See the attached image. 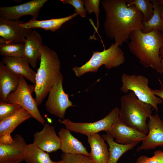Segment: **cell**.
<instances>
[{
	"label": "cell",
	"mask_w": 163,
	"mask_h": 163,
	"mask_svg": "<svg viewBox=\"0 0 163 163\" xmlns=\"http://www.w3.org/2000/svg\"><path fill=\"white\" fill-rule=\"evenodd\" d=\"M23 20H11L0 18V44L24 43L27 37L32 31L20 26Z\"/></svg>",
	"instance_id": "10"
},
{
	"label": "cell",
	"mask_w": 163,
	"mask_h": 163,
	"mask_svg": "<svg viewBox=\"0 0 163 163\" xmlns=\"http://www.w3.org/2000/svg\"><path fill=\"white\" fill-rule=\"evenodd\" d=\"M101 136L107 142L109 146V156L107 163H117L123 154L132 149L139 143L122 144L115 142L113 137L108 134H103Z\"/></svg>",
	"instance_id": "23"
},
{
	"label": "cell",
	"mask_w": 163,
	"mask_h": 163,
	"mask_svg": "<svg viewBox=\"0 0 163 163\" xmlns=\"http://www.w3.org/2000/svg\"><path fill=\"white\" fill-rule=\"evenodd\" d=\"M34 88V87L28 84L24 78L21 76L18 88L8 95L5 102L20 105L28 111L32 117L44 126L46 122L39 112L38 105L32 95Z\"/></svg>",
	"instance_id": "7"
},
{
	"label": "cell",
	"mask_w": 163,
	"mask_h": 163,
	"mask_svg": "<svg viewBox=\"0 0 163 163\" xmlns=\"http://www.w3.org/2000/svg\"><path fill=\"white\" fill-rule=\"evenodd\" d=\"M127 5H134L143 14L142 21H147L150 20L154 13V6L149 0H127Z\"/></svg>",
	"instance_id": "26"
},
{
	"label": "cell",
	"mask_w": 163,
	"mask_h": 163,
	"mask_svg": "<svg viewBox=\"0 0 163 163\" xmlns=\"http://www.w3.org/2000/svg\"><path fill=\"white\" fill-rule=\"evenodd\" d=\"M119 114V108L115 107L105 117L95 122L75 123L68 119H64L62 120H59V121L70 131L87 136L97 133L101 131H107L118 118Z\"/></svg>",
	"instance_id": "8"
},
{
	"label": "cell",
	"mask_w": 163,
	"mask_h": 163,
	"mask_svg": "<svg viewBox=\"0 0 163 163\" xmlns=\"http://www.w3.org/2000/svg\"><path fill=\"white\" fill-rule=\"evenodd\" d=\"M84 5L86 8L87 11L89 13L93 12L95 14L97 20V30L99 27V15L100 10L99 5L100 0H83Z\"/></svg>",
	"instance_id": "30"
},
{
	"label": "cell",
	"mask_w": 163,
	"mask_h": 163,
	"mask_svg": "<svg viewBox=\"0 0 163 163\" xmlns=\"http://www.w3.org/2000/svg\"><path fill=\"white\" fill-rule=\"evenodd\" d=\"M40 52V63L37 69L34 91L38 105L41 104L56 82L63 78L60 72V61L56 52L43 45Z\"/></svg>",
	"instance_id": "3"
},
{
	"label": "cell",
	"mask_w": 163,
	"mask_h": 163,
	"mask_svg": "<svg viewBox=\"0 0 163 163\" xmlns=\"http://www.w3.org/2000/svg\"><path fill=\"white\" fill-rule=\"evenodd\" d=\"M136 163H163V151H155L151 157L142 155L137 159Z\"/></svg>",
	"instance_id": "31"
},
{
	"label": "cell",
	"mask_w": 163,
	"mask_h": 163,
	"mask_svg": "<svg viewBox=\"0 0 163 163\" xmlns=\"http://www.w3.org/2000/svg\"><path fill=\"white\" fill-rule=\"evenodd\" d=\"M2 61L14 73L24 77L34 85L36 72L29 66V63L24 56L19 57L3 56Z\"/></svg>",
	"instance_id": "18"
},
{
	"label": "cell",
	"mask_w": 163,
	"mask_h": 163,
	"mask_svg": "<svg viewBox=\"0 0 163 163\" xmlns=\"http://www.w3.org/2000/svg\"><path fill=\"white\" fill-rule=\"evenodd\" d=\"M53 163H65L64 161L61 159V160L58 161H54Z\"/></svg>",
	"instance_id": "36"
},
{
	"label": "cell",
	"mask_w": 163,
	"mask_h": 163,
	"mask_svg": "<svg viewBox=\"0 0 163 163\" xmlns=\"http://www.w3.org/2000/svg\"><path fill=\"white\" fill-rule=\"evenodd\" d=\"M70 131L63 127L60 128L58 133L60 140V149L63 153L82 154L89 156L90 153L82 143L74 137Z\"/></svg>",
	"instance_id": "20"
},
{
	"label": "cell",
	"mask_w": 163,
	"mask_h": 163,
	"mask_svg": "<svg viewBox=\"0 0 163 163\" xmlns=\"http://www.w3.org/2000/svg\"><path fill=\"white\" fill-rule=\"evenodd\" d=\"M106 132L115 139L116 142L124 145L142 141L147 135L127 126L119 117Z\"/></svg>",
	"instance_id": "13"
},
{
	"label": "cell",
	"mask_w": 163,
	"mask_h": 163,
	"mask_svg": "<svg viewBox=\"0 0 163 163\" xmlns=\"http://www.w3.org/2000/svg\"><path fill=\"white\" fill-rule=\"evenodd\" d=\"M61 157L65 163H96L90 156L82 154L63 153Z\"/></svg>",
	"instance_id": "29"
},
{
	"label": "cell",
	"mask_w": 163,
	"mask_h": 163,
	"mask_svg": "<svg viewBox=\"0 0 163 163\" xmlns=\"http://www.w3.org/2000/svg\"><path fill=\"white\" fill-rule=\"evenodd\" d=\"M128 46L131 52L145 68L151 67L160 74L163 73L162 59L160 56L163 47V33L154 30L145 33L141 30L133 31Z\"/></svg>",
	"instance_id": "2"
},
{
	"label": "cell",
	"mask_w": 163,
	"mask_h": 163,
	"mask_svg": "<svg viewBox=\"0 0 163 163\" xmlns=\"http://www.w3.org/2000/svg\"><path fill=\"white\" fill-rule=\"evenodd\" d=\"M78 14L75 12L66 17L46 20H38L37 19L33 18L28 22L21 24L20 26L27 29L41 28L46 30L54 32L59 29L63 24Z\"/></svg>",
	"instance_id": "22"
},
{
	"label": "cell",
	"mask_w": 163,
	"mask_h": 163,
	"mask_svg": "<svg viewBox=\"0 0 163 163\" xmlns=\"http://www.w3.org/2000/svg\"><path fill=\"white\" fill-rule=\"evenodd\" d=\"M47 0H33L20 5L2 6L0 8V16L3 18L18 20L21 17L27 15L37 19L41 8Z\"/></svg>",
	"instance_id": "11"
},
{
	"label": "cell",
	"mask_w": 163,
	"mask_h": 163,
	"mask_svg": "<svg viewBox=\"0 0 163 163\" xmlns=\"http://www.w3.org/2000/svg\"><path fill=\"white\" fill-rule=\"evenodd\" d=\"M158 80L161 85L160 88L158 89H152V90L155 95L163 100V84L160 79H158Z\"/></svg>",
	"instance_id": "33"
},
{
	"label": "cell",
	"mask_w": 163,
	"mask_h": 163,
	"mask_svg": "<svg viewBox=\"0 0 163 163\" xmlns=\"http://www.w3.org/2000/svg\"><path fill=\"white\" fill-rule=\"evenodd\" d=\"M13 138V141L10 144H0V163L20 162L24 160L27 145L20 134Z\"/></svg>",
	"instance_id": "12"
},
{
	"label": "cell",
	"mask_w": 163,
	"mask_h": 163,
	"mask_svg": "<svg viewBox=\"0 0 163 163\" xmlns=\"http://www.w3.org/2000/svg\"><path fill=\"white\" fill-rule=\"evenodd\" d=\"M119 117L127 126L146 135L149 132L146 121L152 115V106L138 99L132 92L120 99Z\"/></svg>",
	"instance_id": "4"
},
{
	"label": "cell",
	"mask_w": 163,
	"mask_h": 163,
	"mask_svg": "<svg viewBox=\"0 0 163 163\" xmlns=\"http://www.w3.org/2000/svg\"><path fill=\"white\" fill-rule=\"evenodd\" d=\"M154 6V13L151 19L148 21H142L143 29L142 31L147 33L153 30H158L163 33V20L161 16V7L159 0H151Z\"/></svg>",
	"instance_id": "24"
},
{
	"label": "cell",
	"mask_w": 163,
	"mask_h": 163,
	"mask_svg": "<svg viewBox=\"0 0 163 163\" xmlns=\"http://www.w3.org/2000/svg\"><path fill=\"white\" fill-rule=\"evenodd\" d=\"M119 46L112 44L107 49L103 51L93 52V55L85 63L80 67L72 68L75 76L80 77L88 72L96 73L103 65L110 69L123 64L125 61L124 53Z\"/></svg>",
	"instance_id": "5"
},
{
	"label": "cell",
	"mask_w": 163,
	"mask_h": 163,
	"mask_svg": "<svg viewBox=\"0 0 163 163\" xmlns=\"http://www.w3.org/2000/svg\"><path fill=\"white\" fill-rule=\"evenodd\" d=\"M159 2L160 5L161 6V16L162 19L163 20V0H159Z\"/></svg>",
	"instance_id": "34"
},
{
	"label": "cell",
	"mask_w": 163,
	"mask_h": 163,
	"mask_svg": "<svg viewBox=\"0 0 163 163\" xmlns=\"http://www.w3.org/2000/svg\"><path fill=\"white\" fill-rule=\"evenodd\" d=\"M20 163V162H15V163Z\"/></svg>",
	"instance_id": "37"
},
{
	"label": "cell",
	"mask_w": 163,
	"mask_h": 163,
	"mask_svg": "<svg viewBox=\"0 0 163 163\" xmlns=\"http://www.w3.org/2000/svg\"><path fill=\"white\" fill-rule=\"evenodd\" d=\"M21 107L13 103L0 101V121L14 115Z\"/></svg>",
	"instance_id": "28"
},
{
	"label": "cell",
	"mask_w": 163,
	"mask_h": 163,
	"mask_svg": "<svg viewBox=\"0 0 163 163\" xmlns=\"http://www.w3.org/2000/svg\"><path fill=\"white\" fill-rule=\"evenodd\" d=\"M63 78L58 80L50 89L46 103L47 111L58 118H63L66 109L75 106L64 91L62 86Z\"/></svg>",
	"instance_id": "9"
},
{
	"label": "cell",
	"mask_w": 163,
	"mask_h": 163,
	"mask_svg": "<svg viewBox=\"0 0 163 163\" xmlns=\"http://www.w3.org/2000/svg\"><path fill=\"white\" fill-rule=\"evenodd\" d=\"M31 117L28 111L21 107L12 116L0 121V144L11 143L13 139L11 133L19 125Z\"/></svg>",
	"instance_id": "15"
},
{
	"label": "cell",
	"mask_w": 163,
	"mask_h": 163,
	"mask_svg": "<svg viewBox=\"0 0 163 163\" xmlns=\"http://www.w3.org/2000/svg\"><path fill=\"white\" fill-rule=\"evenodd\" d=\"M34 143L43 151L51 152L60 149V140L53 126L46 123L40 131L34 135Z\"/></svg>",
	"instance_id": "16"
},
{
	"label": "cell",
	"mask_w": 163,
	"mask_h": 163,
	"mask_svg": "<svg viewBox=\"0 0 163 163\" xmlns=\"http://www.w3.org/2000/svg\"><path fill=\"white\" fill-rule=\"evenodd\" d=\"M160 56L162 59V64L163 66V47L161 49L160 52Z\"/></svg>",
	"instance_id": "35"
},
{
	"label": "cell",
	"mask_w": 163,
	"mask_h": 163,
	"mask_svg": "<svg viewBox=\"0 0 163 163\" xmlns=\"http://www.w3.org/2000/svg\"><path fill=\"white\" fill-rule=\"evenodd\" d=\"M127 0L101 2L106 12L105 34L118 46L127 41L133 31L143 29V14L134 5L127 6Z\"/></svg>",
	"instance_id": "1"
},
{
	"label": "cell",
	"mask_w": 163,
	"mask_h": 163,
	"mask_svg": "<svg viewBox=\"0 0 163 163\" xmlns=\"http://www.w3.org/2000/svg\"><path fill=\"white\" fill-rule=\"evenodd\" d=\"M24 43L0 44V54L3 56L19 57L24 56Z\"/></svg>",
	"instance_id": "27"
},
{
	"label": "cell",
	"mask_w": 163,
	"mask_h": 163,
	"mask_svg": "<svg viewBox=\"0 0 163 163\" xmlns=\"http://www.w3.org/2000/svg\"><path fill=\"white\" fill-rule=\"evenodd\" d=\"M24 161L27 163H53L49 154L39 148L33 142L27 145Z\"/></svg>",
	"instance_id": "25"
},
{
	"label": "cell",
	"mask_w": 163,
	"mask_h": 163,
	"mask_svg": "<svg viewBox=\"0 0 163 163\" xmlns=\"http://www.w3.org/2000/svg\"><path fill=\"white\" fill-rule=\"evenodd\" d=\"M24 44V56L35 69L40 59V50L43 45L42 37L39 33L34 30L28 35Z\"/></svg>",
	"instance_id": "17"
},
{
	"label": "cell",
	"mask_w": 163,
	"mask_h": 163,
	"mask_svg": "<svg viewBox=\"0 0 163 163\" xmlns=\"http://www.w3.org/2000/svg\"><path fill=\"white\" fill-rule=\"evenodd\" d=\"M64 4H69L75 8V11L81 17H86L87 11L84 7L83 0H60Z\"/></svg>",
	"instance_id": "32"
},
{
	"label": "cell",
	"mask_w": 163,
	"mask_h": 163,
	"mask_svg": "<svg viewBox=\"0 0 163 163\" xmlns=\"http://www.w3.org/2000/svg\"><path fill=\"white\" fill-rule=\"evenodd\" d=\"M149 132L142 144L137 149V152L163 146V121L158 114L149 117Z\"/></svg>",
	"instance_id": "14"
},
{
	"label": "cell",
	"mask_w": 163,
	"mask_h": 163,
	"mask_svg": "<svg viewBox=\"0 0 163 163\" xmlns=\"http://www.w3.org/2000/svg\"><path fill=\"white\" fill-rule=\"evenodd\" d=\"M122 85L121 91L127 93L132 91L139 100L151 105L156 112L158 105L163 103V100L157 97L148 86L149 80L141 75H130L123 74L121 76Z\"/></svg>",
	"instance_id": "6"
},
{
	"label": "cell",
	"mask_w": 163,
	"mask_h": 163,
	"mask_svg": "<svg viewBox=\"0 0 163 163\" xmlns=\"http://www.w3.org/2000/svg\"><path fill=\"white\" fill-rule=\"evenodd\" d=\"M20 76L9 70L1 61L0 62V99L6 102L7 96L18 88Z\"/></svg>",
	"instance_id": "19"
},
{
	"label": "cell",
	"mask_w": 163,
	"mask_h": 163,
	"mask_svg": "<svg viewBox=\"0 0 163 163\" xmlns=\"http://www.w3.org/2000/svg\"><path fill=\"white\" fill-rule=\"evenodd\" d=\"M87 136L91 148L90 157L96 163H107L109 152L104 139L98 133Z\"/></svg>",
	"instance_id": "21"
}]
</instances>
